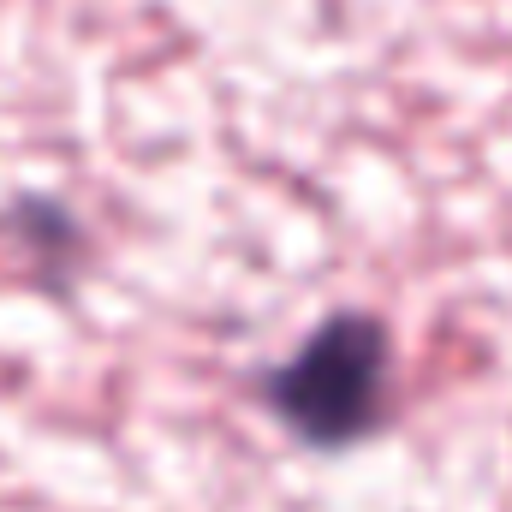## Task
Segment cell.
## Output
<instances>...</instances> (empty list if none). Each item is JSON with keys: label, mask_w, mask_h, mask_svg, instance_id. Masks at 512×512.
Wrapping results in <instances>:
<instances>
[{"label": "cell", "mask_w": 512, "mask_h": 512, "mask_svg": "<svg viewBox=\"0 0 512 512\" xmlns=\"http://www.w3.org/2000/svg\"><path fill=\"white\" fill-rule=\"evenodd\" d=\"M387 364L393 334L376 310H334L316 322V334L262 370V405L316 453H340L370 441L387 423Z\"/></svg>", "instance_id": "6da1fadb"}, {"label": "cell", "mask_w": 512, "mask_h": 512, "mask_svg": "<svg viewBox=\"0 0 512 512\" xmlns=\"http://www.w3.org/2000/svg\"><path fill=\"white\" fill-rule=\"evenodd\" d=\"M0 227H6V239H18V251L30 256V268L48 274V280H66L78 268V256H84V233H78L72 209L54 203V197H18L0 215Z\"/></svg>", "instance_id": "7a4b0ae2"}]
</instances>
